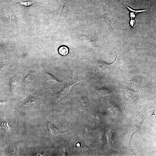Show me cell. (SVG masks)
Returning a JSON list of instances; mask_svg holds the SVG:
<instances>
[{
	"label": "cell",
	"instance_id": "cell-1",
	"mask_svg": "<svg viewBox=\"0 0 156 156\" xmlns=\"http://www.w3.org/2000/svg\"><path fill=\"white\" fill-rule=\"evenodd\" d=\"M100 16L99 19H104L109 23L111 26L113 31H114L112 26V23L116 18H121L119 17L120 15L113 12L110 10V8H105L100 13Z\"/></svg>",
	"mask_w": 156,
	"mask_h": 156
},
{
	"label": "cell",
	"instance_id": "cell-2",
	"mask_svg": "<svg viewBox=\"0 0 156 156\" xmlns=\"http://www.w3.org/2000/svg\"><path fill=\"white\" fill-rule=\"evenodd\" d=\"M81 81H77V82H73L67 83L64 87L60 90L58 93L56 95V98L57 100H59L63 97L66 95L68 93L71 88L76 83L80 82Z\"/></svg>",
	"mask_w": 156,
	"mask_h": 156
},
{
	"label": "cell",
	"instance_id": "cell-3",
	"mask_svg": "<svg viewBox=\"0 0 156 156\" xmlns=\"http://www.w3.org/2000/svg\"><path fill=\"white\" fill-rule=\"evenodd\" d=\"M45 80L47 82L52 85L59 84L62 82L57 80L55 77L46 72L45 73Z\"/></svg>",
	"mask_w": 156,
	"mask_h": 156
},
{
	"label": "cell",
	"instance_id": "cell-4",
	"mask_svg": "<svg viewBox=\"0 0 156 156\" xmlns=\"http://www.w3.org/2000/svg\"><path fill=\"white\" fill-rule=\"evenodd\" d=\"M49 128V132L53 134H57L64 133L65 132L60 131L58 128H56L54 125L48 123Z\"/></svg>",
	"mask_w": 156,
	"mask_h": 156
},
{
	"label": "cell",
	"instance_id": "cell-5",
	"mask_svg": "<svg viewBox=\"0 0 156 156\" xmlns=\"http://www.w3.org/2000/svg\"><path fill=\"white\" fill-rule=\"evenodd\" d=\"M82 40L83 43L88 47L93 48L95 46V44L92 40L89 39L88 38L82 37Z\"/></svg>",
	"mask_w": 156,
	"mask_h": 156
},
{
	"label": "cell",
	"instance_id": "cell-6",
	"mask_svg": "<svg viewBox=\"0 0 156 156\" xmlns=\"http://www.w3.org/2000/svg\"><path fill=\"white\" fill-rule=\"evenodd\" d=\"M58 52L60 55L63 56H65L68 54L69 49L66 46H61L59 48Z\"/></svg>",
	"mask_w": 156,
	"mask_h": 156
},
{
	"label": "cell",
	"instance_id": "cell-7",
	"mask_svg": "<svg viewBox=\"0 0 156 156\" xmlns=\"http://www.w3.org/2000/svg\"><path fill=\"white\" fill-rule=\"evenodd\" d=\"M118 3H121L122 4H123V5H124V6H125L129 10V11H130V12H131L134 13H135V14H137V13H139L145 12V11H148V9H145V10H135L127 6L126 5H125V4H124L123 3H119V2H118Z\"/></svg>",
	"mask_w": 156,
	"mask_h": 156
},
{
	"label": "cell",
	"instance_id": "cell-8",
	"mask_svg": "<svg viewBox=\"0 0 156 156\" xmlns=\"http://www.w3.org/2000/svg\"><path fill=\"white\" fill-rule=\"evenodd\" d=\"M19 3L22 5L28 7L36 3V2L33 1H22L20 2Z\"/></svg>",
	"mask_w": 156,
	"mask_h": 156
},
{
	"label": "cell",
	"instance_id": "cell-9",
	"mask_svg": "<svg viewBox=\"0 0 156 156\" xmlns=\"http://www.w3.org/2000/svg\"><path fill=\"white\" fill-rule=\"evenodd\" d=\"M1 127L3 128L6 130H8L10 128V127L9 126L8 123L5 121H3L1 123Z\"/></svg>",
	"mask_w": 156,
	"mask_h": 156
},
{
	"label": "cell",
	"instance_id": "cell-10",
	"mask_svg": "<svg viewBox=\"0 0 156 156\" xmlns=\"http://www.w3.org/2000/svg\"><path fill=\"white\" fill-rule=\"evenodd\" d=\"M35 99V98H33V97L29 98L24 102V105L27 106L29 105L30 103L33 102Z\"/></svg>",
	"mask_w": 156,
	"mask_h": 156
},
{
	"label": "cell",
	"instance_id": "cell-11",
	"mask_svg": "<svg viewBox=\"0 0 156 156\" xmlns=\"http://www.w3.org/2000/svg\"><path fill=\"white\" fill-rule=\"evenodd\" d=\"M71 1V0H61L64 3V6H63L62 10L63 9L64 10L67 8V7H68L69 4Z\"/></svg>",
	"mask_w": 156,
	"mask_h": 156
},
{
	"label": "cell",
	"instance_id": "cell-12",
	"mask_svg": "<svg viewBox=\"0 0 156 156\" xmlns=\"http://www.w3.org/2000/svg\"><path fill=\"white\" fill-rule=\"evenodd\" d=\"M80 107L81 109L83 110H85L87 107L85 101L82 99L80 101Z\"/></svg>",
	"mask_w": 156,
	"mask_h": 156
},
{
	"label": "cell",
	"instance_id": "cell-13",
	"mask_svg": "<svg viewBox=\"0 0 156 156\" xmlns=\"http://www.w3.org/2000/svg\"><path fill=\"white\" fill-rule=\"evenodd\" d=\"M107 90L105 89H101L99 90L98 91V93L99 95L101 96H104L107 93Z\"/></svg>",
	"mask_w": 156,
	"mask_h": 156
},
{
	"label": "cell",
	"instance_id": "cell-14",
	"mask_svg": "<svg viewBox=\"0 0 156 156\" xmlns=\"http://www.w3.org/2000/svg\"><path fill=\"white\" fill-rule=\"evenodd\" d=\"M14 78H13V81L11 83V86H12V87H15L17 83L16 78L15 77Z\"/></svg>",
	"mask_w": 156,
	"mask_h": 156
},
{
	"label": "cell",
	"instance_id": "cell-15",
	"mask_svg": "<svg viewBox=\"0 0 156 156\" xmlns=\"http://www.w3.org/2000/svg\"><path fill=\"white\" fill-rule=\"evenodd\" d=\"M7 102L6 100H0V107L5 106Z\"/></svg>",
	"mask_w": 156,
	"mask_h": 156
},
{
	"label": "cell",
	"instance_id": "cell-16",
	"mask_svg": "<svg viewBox=\"0 0 156 156\" xmlns=\"http://www.w3.org/2000/svg\"><path fill=\"white\" fill-rule=\"evenodd\" d=\"M135 14L134 13L131 12L130 13V16L132 19H134L135 17Z\"/></svg>",
	"mask_w": 156,
	"mask_h": 156
},
{
	"label": "cell",
	"instance_id": "cell-17",
	"mask_svg": "<svg viewBox=\"0 0 156 156\" xmlns=\"http://www.w3.org/2000/svg\"><path fill=\"white\" fill-rule=\"evenodd\" d=\"M130 24L133 27L134 26L135 23V22L134 19H131V20L130 21Z\"/></svg>",
	"mask_w": 156,
	"mask_h": 156
}]
</instances>
